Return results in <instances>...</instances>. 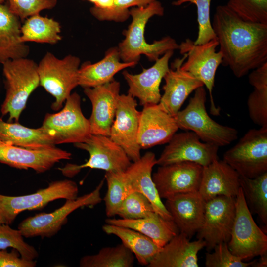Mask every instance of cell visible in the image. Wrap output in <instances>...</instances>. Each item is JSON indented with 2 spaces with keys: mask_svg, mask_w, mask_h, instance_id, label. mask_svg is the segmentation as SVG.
Wrapping results in <instances>:
<instances>
[{
  "mask_svg": "<svg viewBox=\"0 0 267 267\" xmlns=\"http://www.w3.org/2000/svg\"><path fill=\"white\" fill-rule=\"evenodd\" d=\"M211 23L222 64L236 77L267 62V24L245 21L227 5L216 7Z\"/></svg>",
  "mask_w": 267,
  "mask_h": 267,
  "instance_id": "cell-1",
  "label": "cell"
},
{
  "mask_svg": "<svg viewBox=\"0 0 267 267\" xmlns=\"http://www.w3.org/2000/svg\"><path fill=\"white\" fill-rule=\"evenodd\" d=\"M164 13V7L158 0L145 6L130 9L132 22L124 32L125 38L117 47L123 62H138L141 55H145L150 61H155L168 51L178 49L179 44L170 36L151 44L145 40L144 32L148 20L154 16H163Z\"/></svg>",
  "mask_w": 267,
  "mask_h": 267,
  "instance_id": "cell-2",
  "label": "cell"
},
{
  "mask_svg": "<svg viewBox=\"0 0 267 267\" xmlns=\"http://www.w3.org/2000/svg\"><path fill=\"white\" fill-rule=\"evenodd\" d=\"M5 96L1 106L2 115L8 122H18L29 97L40 85L38 64L27 57L8 60L2 64Z\"/></svg>",
  "mask_w": 267,
  "mask_h": 267,
  "instance_id": "cell-3",
  "label": "cell"
},
{
  "mask_svg": "<svg viewBox=\"0 0 267 267\" xmlns=\"http://www.w3.org/2000/svg\"><path fill=\"white\" fill-rule=\"evenodd\" d=\"M206 92L204 86L197 89L188 104L174 116L178 128L195 133L203 142L218 147L227 146L238 138V131L213 120L206 109Z\"/></svg>",
  "mask_w": 267,
  "mask_h": 267,
  "instance_id": "cell-4",
  "label": "cell"
},
{
  "mask_svg": "<svg viewBox=\"0 0 267 267\" xmlns=\"http://www.w3.org/2000/svg\"><path fill=\"white\" fill-rule=\"evenodd\" d=\"M80 59L69 54L62 59L47 52L38 64L40 85L55 98L51 107L59 110L78 85Z\"/></svg>",
  "mask_w": 267,
  "mask_h": 267,
  "instance_id": "cell-5",
  "label": "cell"
},
{
  "mask_svg": "<svg viewBox=\"0 0 267 267\" xmlns=\"http://www.w3.org/2000/svg\"><path fill=\"white\" fill-rule=\"evenodd\" d=\"M78 148L87 151L89 160L82 165L67 163L58 168L67 177L76 175L82 169L90 168L104 170L105 172L125 171L132 163L123 149L109 136L90 134L81 142L74 144Z\"/></svg>",
  "mask_w": 267,
  "mask_h": 267,
  "instance_id": "cell-6",
  "label": "cell"
},
{
  "mask_svg": "<svg viewBox=\"0 0 267 267\" xmlns=\"http://www.w3.org/2000/svg\"><path fill=\"white\" fill-rule=\"evenodd\" d=\"M240 176L253 178L267 172V127L252 129L223 155Z\"/></svg>",
  "mask_w": 267,
  "mask_h": 267,
  "instance_id": "cell-7",
  "label": "cell"
},
{
  "mask_svg": "<svg viewBox=\"0 0 267 267\" xmlns=\"http://www.w3.org/2000/svg\"><path fill=\"white\" fill-rule=\"evenodd\" d=\"M236 212L230 238L231 252L244 261L267 253V236L256 223L240 187L235 197Z\"/></svg>",
  "mask_w": 267,
  "mask_h": 267,
  "instance_id": "cell-8",
  "label": "cell"
},
{
  "mask_svg": "<svg viewBox=\"0 0 267 267\" xmlns=\"http://www.w3.org/2000/svg\"><path fill=\"white\" fill-rule=\"evenodd\" d=\"M79 188L71 180L52 181L47 187L28 195L11 196L0 194V223L10 224L16 217L24 211L41 210L49 203L78 197Z\"/></svg>",
  "mask_w": 267,
  "mask_h": 267,
  "instance_id": "cell-9",
  "label": "cell"
},
{
  "mask_svg": "<svg viewBox=\"0 0 267 267\" xmlns=\"http://www.w3.org/2000/svg\"><path fill=\"white\" fill-rule=\"evenodd\" d=\"M103 183L102 180L89 193L66 200L63 205L52 212L39 213L28 217L19 223L18 229L26 238L53 236L67 223V217L72 212L79 208L95 206L101 202L100 190Z\"/></svg>",
  "mask_w": 267,
  "mask_h": 267,
  "instance_id": "cell-10",
  "label": "cell"
},
{
  "mask_svg": "<svg viewBox=\"0 0 267 267\" xmlns=\"http://www.w3.org/2000/svg\"><path fill=\"white\" fill-rule=\"evenodd\" d=\"M65 102L59 112L46 114L41 126L52 137L55 145L81 142L91 134L89 120L81 109L80 95L73 93Z\"/></svg>",
  "mask_w": 267,
  "mask_h": 267,
  "instance_id": "cell-11",
  "label": "cell"
},
{
  "mask_svg": "<svg viewBox=\"0 0 267 267\" xmlns=\"http://www.w3.org/2000/svg\"><path fill=\"white\" fill-rule=\"evenodd\" d=\"M219 45L217 39L202 44H195L187 38L179 44L180 54L185 55L187 60L180 69L187 71L202 82L208 89L211 100L212 114L218 115L219 110L216 107L212 97L215 77L219 65L222 62V55L216 48Z\"/></svg>",
  "mask_w": 267,
  "mask_h": 267,
  "instance_id": "cell-12",
  "label": "cell"
},
{
  "mask_svg": "<svg viewBox=\"0 0 267 267\" xmlns=\"http://www.w3.org/2000/svg\"><path fill=\"white\" fill-rule=\"evenodd\" d=\"M236 212L235 197L218 196L206 201L202 224L197 238L203 240L208 251L230 240Z\"/></svg>",
  "mask_w": 267,
  "mask_h": 267,
  "instance_id": "cell-13",
  "label": "cell"
},
{
  "mask_svg": "<svg viewBox=\"0 0 267 267\" xmlns=\"http://www.w3.org/2000/svg\"><path fill=\"white\" fill-rule=\"evenodd\" d=\"M200 140L192 131L175 133L157 159L156 164L191 162L205 167L218 159L219 147Z\"/></svg>",
  "mask_w": 267,
  "mask_h": 267,
  "instance_id": "cell-14",
  "label": "cell"
},
{
  "mask_svg": "<svg viewBox=\"0 0 267 267\" xmlns=\"http://www.w3.org/2000/svg\"><path fill=\"white\" fill-rule=\"evenodd\" d=\"M203 167L191 162H180L159 166L152 175L162 199L178 194L198 191Z\"/></svg>",
  "mask_w": 267,
  "mask_h": 267,
  "instance_id": "cell-15",
  "label": "cell"
},
{
  "mask_svg": "<svg viewBox=\"0 0 267 267\" xmlns=\"http://www.w3.org/2000/svg\"><path fill=\"white\" fill-rule=\"evenodd\" d=\"M134 97L129 94H120L109 137L121 146L133 162L140 157L141 148L137 142L140 111L136 109Z\"/></svg>",
  "mask_w": 267,
  "mask_h": 267,
  "instance_id": "cell-16",
  "label": "cell"
},
{
  "mask_svg": "<svg viewBox=\"0 0 267 267\" xmlns=\"http://www.w3.org/2000/svg\"><path fill=\"white\" fill-rule=\"evenodd\" d=\"M71 153L55 146L40 149L23 148L0 139V162L21 170L32 169L37 173L49 170L62 160H69Z\"/></svg>",
  "mask_w": 267,
  "mask_h": 267,
  "instance_id": "cell-17",
  "label": "cell"
},
{
  "mask_svg": "<svg viewBox=\"0 0 267 267\" xmlns=\"http://www.w3.org/2000/svg\"><path fill=\"white\" fill-rule=\"evenodd\" d=\"M120 89V83L114 80L102 85L84 88V92L92 104V112L89 119L91 134L109 136Z\"/></svg>",
  "mask_w": 267,
  "mask_h": 267,
  "instance_id": "cell-18",
  "label": "cell"
},
{
  "mask_svg": "<svg viewBox=\"0 0 267 267\" xmlns=\"http://www.w3.org/2000/svg\"><path fill=\"white\" fill-rule=\"evenodd\" d=\"M156 164L155 154L149 151L131 163L124 172L127 191L128 195L134 191L143 194L151 203L156 213L165 219L172 220L152 179V169Z\"/></svg>",
  "mask_w": 267,
  "mask_h": 267,
  "instance_id": "cell-19",
  "label": "cell"
},
{
  "mask_svg": "<svg viewBox=\"0 0 267 267\" xmlns=\"http://www.w3.org/2000/svg\"><path fill=\"white\" fill-rule=\"evenodd\" d=\"M173 53V50L168 51L156 60L153 66L144 69L139 74H133L126 70L122 73L129 86L128 94L137 98L140 105L159 103L161 97L160 83L170 69L169 61Z\"/></svg>",
  "mask_w": 267,
  "mask_h": 267,
  "instance_id": "cell-20",
  "label": "cell"
},
{
  "mask_svg": "<svg viewBox=\"0 0 267 267\" xmlns=\"http://www.w3.org/2000/svg\"><path fill=\"white\" fill-rule=\"evenodd\" d=\"M178 129L174 117L158 104L144 105L140 111L138 143L141 149L167 143Z\"/></svg>",
  "mask_w": 267,
  "mask_h": 267,
  "instance_id": "cell-21",
  "label": "cell"
},
{
  "mask_svg": "<svg viewBox=\"0 0 267 267\" xmlns=\"http://www.w3.org/2000/svg\"><path fill=\"white\" fill-rule=\"evenodd\" d=\"M186 58L178 59L172 64L163 78L164 94L158 104L160 107L172 116H174L188 96L197 89L204 86L203 83L190 73L180 69Z\"/></svg>",
  "mask_w": 267,
  "mask_h": 267,
  "instance_id": "cell-22",
  "label": "cell"
},
{
  "mask_svg": "<svg viewBox=\"0 0 267 267\" xmlns=\"http://www.w3.org/2000/svg\"><path fill=\"white\" fill-rule=\"evenodd\" d=\"M205 204L196 191L174 195L167 199L164 205L179 232L190 239L202 224Z\"/></svg>",
  "mask_w": 267,
  "mask_h": 267,
  "instance_id": "cell-23",
  "label": "cell"
},
{
  "mask_svg": "<svg viewBox=\"0 0 267 267\" xmlns=\"http://www.w3.org/2000/svg\"><path fill=\"white\" fill-rule=\"evenodd\" d=\"M240 188L239 174L224 161L203 167L198 192L206 201L218 196L235 197Z\"/></svg>",
  "mask_w": 267,
  "mask_h": 267,
  "instance_id": "cell-24",
  "label": "cell"
},
{
  "mask_svg": "<svg viewBox=\"0 0 267 267\" xmlns=\"http://www.w3.org/2000/svg\"><path fill=\"white\" fill-rule=\"evenodd\" d=\"M206 246L198 239L190 241L184 233L174 236L151 261L148 267H198V253Z\"/></svg>",
  "mask_w": 267,
  "mask_h": 267,
  "instance_id": "cell-25",
  "label": "cell"
},
{
  "mask_svg": "<svg viewBox=\"0 0 267 267\" xmlns=\"http://www.w3.org/2000/svg\"><path fill=\"white\" fill-rule=\"evenodd\" d=\"M117 47L109 49L101 60L91 63L85 62L80 66L78 85L84 88H93L113 81L118 72L127 68L135 66L137 62H121Z\"/></svg>",
  "mask_w": 267,
  "mask_h": 267,
  "instance_id": "cell-26",
  "label": "cell"
},
{
  "mask_svg": "<svg viewBox=\"0 0 267 267\" xmlns=\"http://www.w3.org/2000/svg\"><path fill=\"white\" fill-rule=\"evenodd\" d=\"M21 20L8 5L0 3V63L27 57L29 47L21 41Z\"/></svg>",
  "mask_w": 267,
  "mask_h": 267,
  "instance_id": "cell-27",
  "label": "cell"
},
{
  "mask_svg": "<svg viewBox=\"0 0 267 267\" xmlns=\"http://www.w3.org/2000/svg\"><path fill=\"white\" fill-rule=\"evenodd\" d=\"M106 223L126 227L137 231L150 238L157 245L162 247L179 231L173 220L162 218L159 214L138 219L108 218Z\"/></svg>",
  "mask_w": 267,
  "mask_h": 267,
  "instance_id": "cell-28",
  "label": "cell"
},
{
  "mask_svg": "<svg viewBox=\"0 0 267 267\" xmlns=\"http://www.w3.org/2000/svg\"><path fill=\"white\" fill-rule=\"evenodd\" d=\"M0 139L13 145L32 149L55 146L52 137L42 127L31 128L18 122H6L0 118Z\"/></svg>",
  "mask_w": 267,
  "mask_h": 267,
  "instance_id": "cell-29",
  "label": "cell"
},
{
  "mask_svg": "<svg viewBox=\"0 0 267 267\" xmlns=\"http://www.w3.org/2000/svg\"><path fill=\"white\" fill-rule=\"evenodd\" d=\"M102 229L107 234L119 237L142 266H147L162 248L150 238L130 228L106 223Z\"/></svg>",
  "mask_w": 267,
  "mask_h": 267,
  "instance_id": "cell-30",
  "label": "cell"
},
{
  "mask_svg": "<svg viewBox=\"0 0 267 267\" xmlns=\"http://www.w3.org/2000/svg\"><path fill=\"white\" fill-rule=\"evenodd\" d=\"M248 81L254 88L247 100L249 117L254 124L267 127V62L253 70Z\"/></svg>",
  "mask_w": 267,
  "mask_h": 267,
  "instance_id": "cell-31",
  "label": "cell"
},
{
  "mask_svg": "<svg viewBox=\"0 0 267 267\" xmlns=\"http://www.w3.org/2000/svg\"><path fill=\"white\" fill-rule=\"evenodd\" d=\"M21 31V41L25 43L31 42L53 44L62 40L59 23L40 14L25 19Z\"/></svg>",
  "mask_w": 267,
  "mask_h": 267,
  "instance_id": "cell-32",
  "label": "cell"
},
{
  "mask_svg": "<svg viewBox=\"0 0 267 267\" xmlns=\"http://www.w3.org/2000/svg\"><path fill=\"white\" fill-rule=\"evenodd\" d=\"M240 184L247 205L267 227V172L253 178L240 176Z\"/></svg>",
  "mask_w": 267,
  "mask_h": 267,
  "instance_id": "cell-33",
  "label": "cell"
},
{
  "mask_svg": "<svg viewBox=\"0 0 267 267\" xmlns=\"http://www.w3.org/2000/svg\"><path fill=\"white\" fill-rule=\"evenodd\" d=\"M134 254L121 243L114 247L101 248L95 254L82 257L80 267H131L134 266Z\"/></svg>",
  "mask_w": 267,
  "mask_h": 267,
  "instance_id": "cell-34",
  "label": "cell"
},
{
  "mask_svg": "<svg viewBox=\"0 0 267 267\" xmlns=\"http://www.w3.org/2000/svg\"><path fill=\"white\" fill-rule=\"evenodd\" d=\"M124 172H106L105 178L107 184V191L104 198L105 213L108 218L115 215L122 202L128 196Z\"/></svg>",
  "mask_w": 267,
  "mask_h": 267,
  "instance_id": "cell-35",
  "label": "cell"
},
{
  "mask_svg": "<svg viewBox=\"0 0 267 267\" xmlns=\"http://www.w3.org/2000/svg\"><path fill=\"white\" fill-rule=\"evenodd\" d=\"M157 214L148 199L143 194L135 191L126 197L117 213V215L125 219L145 218Z\"/></svg>",
  "mask_w": 267,
  "mask_h": 267,
  "instance_id": "cell-36",
  "label": "cell"
},
{
  "mask_svg": "<svg viewBox=\"0 0 267 267\" xmlns=\"http://www.w3.org/2000/svg\"><path fill=\"white\" fill-rule=\"evenodd\" d=\"M186 2L195 4L197 8L198 32L194 44H202L216 39L210 20L211 0H175L172 5L178 6Z\"/></svg>",
  "mask_w": 267,
  "mask_h": 267,
  "instance_id": "cell-37",
  "label": "cell"
},
{
  "mask_svg": "<svg viewBox=\"0 0 267 267\" xmlns=\"http://www.w3.org/2000/svg\"><path fill=\"white\" fill-rule=\"evenodd\" d=\"M226 5L245 21L267 24V0H228Z\"/></svg>",
  "mask_w": 267,
  "mask_h": 267,
  "instance_id": "cell-38",
  "label": "cell"
},
{
  "mask_svg": "<svg viewBox=\"0 0 267 267\" xmlns=\"http://www.w3.org/2000/svg\"><path fill=\"white\" fill-rule=\"evenodd\" d=\"M23 237L18 229L0 223V249L6 250L11 247L17 250L22 258L34 260L38 257V252L34 247L26 243Z\"/></svg>",
  "mask_w": 267,
  "mask_h": 267,
  "instance_id": "cell-39",
  "label": "cell"
},
{
  "mask_svg": "<svg viewBox=\"0 0 267 267\" xmlns=\"http://www.w3.org/2000/svg\"><path fill=\"white\" fill-rule=\"evenodd\" d=\"M157 0H114V6L110 10H101L93 7L91 14L100 21H114L122 22L130 16V8L145 6Z\"/></svg>",
  "mask_w": 267,
  "mask_h": 267,
  "instance_id": "cell-40",
  "label": "cell"
},
{
  "mask_svg": "<svg viewBox=\"0 0 267 267\" xmlns=\"http://www.w3.org/2000/svg\"><path fill=\"white\" fill-rule=\"evenodd\" d=\"M213 250L212 253L206 254L205 264L206 267H248L252 266L255 261L244 262L231 252L227 243H219Z\"/></svg>",
  "mask_w": 267,
  "mask_h": 267,
  "instance_id": "cell-41",
  "label": "cell"
},
{
  "mask_svg": "<svg viewBox=\"0 0 267 267\" xmlns=\"http://www.w3.org/2000/svg\"><path fill=\"white\" fill-rule=\"evenodd\" d=\"M11 12L21 20L53 8L57 0H6Z\"/></svg>",
  "mask_w": 267,
  "mask_h": 267,
  "instance_id": "cell-42",
  "label": "cell"
},
{
  "mask_svg": "<svg viewBox=\"0 0 267 267\" xmlns=\"http://www.w3.org/2000/svg\"><path fill=\"white\" fill-rule=\"evenodd\" d=\"M36 262L22 258L18 251L12 249L11 252L0 249V267H34Z\"/></svg>",
  "mask_w": 267,
  "mask_h": 267,
  "instance_id": "cell-43",
  "label": "cell"
},
{
  "mask_svg": "<svg viewBox=\"0 0 267 267\" xmlns=\"http://www.w3.org/2000/svg\"><path fill=\"white\" fill-rule=\"evenodd\" d=\"M93 8L101 10L111 9L114 6V0H96Z\"/></svg>",
  "mask_w": 267,
  "mask_h": 267,
  "instance_id": "cell-44",
  "label": "cell"
},
{
  "mask_svg": "<svg viewBox=\"0 0 267 267\" xmlns=\"http://www.w3.org/2000/svg\"><path fill=\"white\" fill-rule=\"evenodd\" d=\"M260 258L258 262L255 260L252 267H266L267 266V253L260 256Z\"/></svg>",
  "mask_w": 267,
  "mask_h": 267,
  "instance_id": "cell-45",
  "label": "cell"
},
{
  "mask_svg": "<svg viewBox=\"0 0 267 267\" xmlns=\"http://www.w3.org/2000/svg\"><path fill=\"white\" fill-rule=\"evenodd\" d=\"M82 0L87 1L90 2L91 3H92L93 4H94L95 3V2L96 1V0Z\"/></svg>",
  "mask_w": 267,
  "mask_h": 267,
  "instance_id": "cell-46",
  "label": "cell"
},
{
  "mask_svg": "<svg viewBox=\"0 0 267 267\" xmlns=\"http://www.w3.org/2000/svg\"><path fill=\"white\" fill-rule=\"evenodd\" d=\"M6 0H0V3H3Z\"/></svg>",
  "mask_w": 267,
  "mask_h": 267,
  "instance_id": "cell-47",
  "label": "cell"
}]
</instances>
